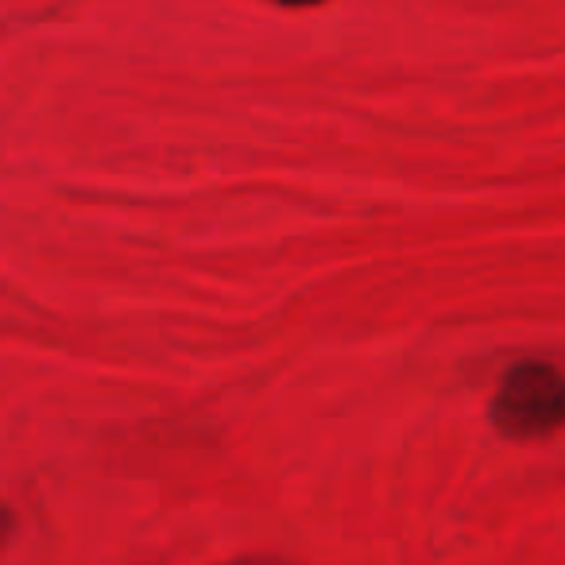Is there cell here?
Returning a JSON list of instances; mask_svg holds the SVG:
<instances>
[{
	"label": "cell",
	"instance_id": "cell-2",
	"mask_svg": "<svg viewBox=\"0 0 565 565\" xmlns=\"http://www.w3.org/2000/svg\"><path fill=\"white\" fill-rule=\"evenodd\" d=\"M12 526H17V519H12V511L4 508V503H0V546H4V542L12 539Z\"/></svg>",
	"mask_w": 565,
	"mask_h": 565
},
{
	"label": "cell",
	"instance_id": "cell-3",
	"mask_svg": "<svg viewBox=\"0 0 565 565\" xmlns=\"http://www.w3.org/2000/svg\"><path fill=\"white\" fill-rule=\"evenodd\" d=\"M233 565H287V562H275V557H244V562H233Z\"/></svg>",
	"mask_w": 565,
	"mask_h": 565
},
{
	"label": "cell",
	"instance_id": "cell-1",
	"mask_svg": "<svg viewBox=\"0 0 565 565\" xmlns=\"http://www.w3.org/2000/svg\"><path fill=\"white\" fill-rule=\"evenodd\" d=\"M492 423L515 441L550 438L565 426V376L550 364H515L492 399Z\"/></svg>",
	"mask_w": 565,
	"mask_h": 565
},
{
	"label": "cell",
	"instance_id": "cell-4",
	"mask_svg": "<svg viewBox=\"0 0 565 565\" xmlns=\"http://www.w3.org/2000/svg\"><path fill=\"white\" fill-rule=\"evenodd\" d=\"M275 4H287V9H307V4H322V0H275Z\"/></svg>",
	"mask_w": 565,
	"mask_h": 565
}]
</instances>
